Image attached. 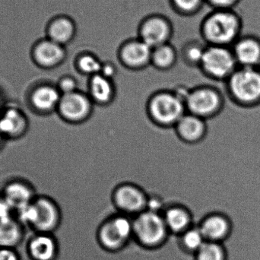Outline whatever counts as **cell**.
Listing matches in <instances>:
<instances>
[{"instance_id": "1", "label": "cell", "mask_w": 260, "mask_h": 260, "mask_svg": "<svg viewBox=\"0 0 260 260\" xmlns=\"http://www.w3.org/2000/svg\"><path fill=\"white\" fill-rule=\"evenodd\" d=\"M244 21L235 9H212L202 20L200 31L207 45L231 47L243 35Z\"/></svg>"}, {"instance_id": "2", "label": "cell", "mask_w": 260, "mask_h": 260, "mask_svg": "<svg viewBox=\"0 0 260 260\" xmlns=\"http://www.w3.org/2000/svg\"><path fill=\"white\" fill-rule=\"evenodd\" d=\"M25 228L38 233L53 234L62 222V210L57 202L47 195H38L31 203L15 212Z\"/></svg>"}, {"instance_id": "3", "label": "cell", "mask_w": 260, "mask_h": 260, "mask_svg": "<svg viewBox=\"0 0 260 260\" xmlns=\"http://www.w3.org/2000/svg\"><path fill=\"white\" fill-rule=\"evenodd\" d=\"M133 221V238L144 248H158L168 240L170 232L161 214L146 209Z\"/></svg>"}, {"instance_id": "4", "label": "cell", "mask_w": 260, "mask_h": 260, "mask_svg": "<svg viewBox=\"0 0 260 260\" xmlns=\"http://www.w3.org/2000/svg\"><path fill=\"white\" fill-rule=\"evenodd\" d=\"M185 110L184 102L171 91L153 93L147 103V112L150 118L161 127L174 128L184 115Z\"/></svg>"}, {"instance_id": "5", "label": "cell", "mask_w": 260, "mask_h": 260, "mask_svg": "<svg viewBox=\"0 0 260 260\" xmlns=\"http://www.w3.org/2000/svg\"><path fill=\"white\" fill-rule=\"evenodd\" d=\"M98 241L102 248L117 252L124 248L133 238V221L129 215L117 213L101 224Z\"/></svg>"}, {"instance_id": "6", "label": "cell", "mask_w": 260, "mask_h": 260, "mask_svg": "<svg viewBox=\"0 0 260 260\" xmlns=\"http://www.w3.org/2000/svg\"><path fill=\"white\" fill-rule=\"evenodd\" d=\"M231 94L243 105L260 101L259 67H239L228 79Z\"/></svg>"}, {"instance_id": "7", "label": "cell", "mask_w": 260, "mask_h": 260, "mask_svg": "<svg viewBox=\"0 0 260 260\" xmlns=\"http://www.w3.org/2000/svg\"><path fill=\"white\" fill-rule=\"evenodd\" d=\"M200 67L209 77L221 80L229 79L238 65L231 47L207 45Z\"/></svg>"}, {"instance_id": "8", "label": "cell", "mask_w": 260, "mask_h": 260, "mask_svg": "<svg viewBox=\"0 0 260 260\" xmlns=\"http://www.w3.org/2000/svg\"><path fill=\"white\" fill-rule=\"evenodd\" d=\"M94 104L88 94L79 91L62 94L56 114L68 124H79L91 117L94 111Z\"/></svg>"}, {"instance_id": "9", "label": "cell", "mask_w": 260, "mask_h": 260, "mask_svg": "<svg viewBox=\"0 0 260 260\" xmlns=\"http://www.w3.org/2000/svg\"><path fill=\"white\" fill-rule=\"evenodd\" d=\"M148 195L147 191L139 185L122 183L113 192V203L120 213L136 216L146 210Z\"/></svg>"}, {"instance_id": "10", "label": "cell", "mask_w": 260, "mask_h": 260, "mask_svg": "<svg viewBox=\"0 0 260 260\" xmlns=\"http://www.w3.org/2000/svg\"><path fill=\"white\" fill-rule=\"evenodd\" d=\"M174 35V27L169 18L160 14L148 15L138 27V38L154 49L170 43Z\"/></svg>"}, {"instance_id": "11", "label": "cell", "mask_w": 260, "mask_h": 260, "mask_svg": "<svg viewBox=\"0 0 260 260\" xmlns=\"http://www.w3.org/2000/svg\"><path fill=\"white\" fill-rule=\"evenodd\" d=\"M61 95L56 84L49 82H38L27 92V105L30 111L37 115H51L56 113Z\"/></svg>"}, {"instance_id": "12", "label": "cell", "mask_w": 260, "mask_h": 260, "mask_svg": "<svg viewBox=\"0 0 260 260\" xmlns=\"http://www.w3.org/2000/svg\"><path fill=\"white\" fill-rule=\"evenodd\" d=\"M222 105L219 93L210 87H199L190 90L185 106L189 114L206 119L218 112Z\"/></svg>"}, {"instance_id": "13", "label": "cell", "mask_w": 260, "mask_h": 260, "mask_svg": "<svg viewBox=\"0 0 260 260\" xmlns=\"http://www.w3.org/2000/svg\"><path fill=\"white\" fill-rule=\"evenodd\" d=\"M30 56L32 62L38 68L50 70L57 68L65 62L67 50L64 46L45 37L32 45Z\"/></svg>"}, {"instance_id": "14", "label": "cell", "mask_w": 260, "mask_h": 260, "mask_svg": "<svg viewBox=\"0 0 260 260\" xmlns=\"http://www.w3.org/2000/svg\"><path fill=\"white\" fill-rule=\"evenodd\" d=\"M152 48L140 38H129L122 43L117 51L120 63L129 70L139 71L151 65Z\"/></svg>"}, {"instance_id": "15", "label": "cell", "mask_w": 260, "mask_h": 260, "mask_svg": "<svg viewBox=\"0 0 260 260\" xmlns=\"http://www.w3.org/2000/svg\"><path fill=\"white\" fill-rule=\"evenodd\" d=\"M29 127L28 117L19 107L6 104L0 111V132L6 141L22 139Z\"/></svg>"}, {"instance_id": "16", "label": "cell", "mask_w": 260, "mask_h": 260, "mask_svg": "<svg viewBox=\"0 0 260 260\" xmlns=\"http://www.w3.org/2000/svg\"><path fill=\"white\" fill-rule=\"evenodd\" d=\"M0 193L12 206L15 212L31 203L38 195L34 185L23 178L8 180L3 185Z\"/></svg>"}, {"instance_id": "17", "label": "cell", "mask_w": 260, "mask_h": 260, "mask_svg": "<svg viewBox=\"0 0 260 260\" xmlns=\"http://www.w3.org/2000/svg\"><path fill=\"white\" fill-rule=\"evenodd\" d=\"M239 67H260V37L243 34L231 47Z\"/></svg>"}, {"instance_id": "18", "label": "cell", "mask_w": 260, "mask_h": 260, "mask_svg": "<svg viewBox=\"0 0 260 260\" xmlns=\"http://www.w3.org/2000/svg\"><path fill=\"white\" fill-rule=\"evenodd\" d=\"M26 252L30 260H57L59 243L53 234L34 232L27 240Z\"/></svg>"}, {"instance_id": "19", "label": "cell", "mask_w": 260, "mask_h": 260, "mask_svg": "<svg viewBox=\"0 0 260 260\" xmlns=\"http://www.w3.org/2000/svg\"><path fill=\"white\" fill-rule=\"evenodd\" d=\"M45 32L47 38L67 47L76 38L77 24L69 15H55L47 23Z\"/></svg>"}, {"instance_id": "20", "label": "cell", "mask_w": 260, "mask_h": 260, "mask_svg": "<svg viewBox=\"0 0 260 260\" xmlns=\"http://www.w3.org/2000/svg\"><path fill=\"white\" fill-rule=\"evenodd\" d=\"M198 227L206 241L221 243L230 233L231 221L221 212H213L203 217Z\"/></svg>"}, {"instance_id": "21", "label": "cell", "mask_w": 260, "mask_h": 260, "mask_svg": "<svg viewBox=\"0 0 260 260\" xmlns=\"http://www.w3.org/2000/svg\"><path fill=\"white\" fill-rule=\"evenodd\" d=\"M174 128L177 136L189 144L202 142L207 133L204 119L191 114H184Z\"/></svg>"}, {"instance_id": "22", "label": "cell", "mask_w": 260, "mask_h": 260, "mask_svg": "<svg viewBox=\"0 0 260 260\" xmlns=\"http://www.w3.org/2000/svg\"><path fill=\"white\" fill-rule=\"evenodd\" d=\"M88 96L93 103L100 106L110 105L117 96V86L114 80L101 74L90 77Z\"/></svg>"}, {"instance_id": "23", "label": "cell", "mask_w": 260, "mask_h": 260, "mask_svg": "<svg viewBox=\"0 0 260 260\" xmlns=\"http://www.w3.org/2000/svg\"><path fill=\"white\" fill-rule=\"evenodd\" d=\"M163 217L170 233L181 235L192 227V215L182 205H171L165 211Z\"/></svg>"}, {"instance_id": "24", "label": "cell", "mask_w": 260, "mask_h": 260, "mask_svg": "<svg viewBox=\"0 0 260 260\" xmlns=\"http://www.w3.org/2000/svg\"><path fill=\"white\" fill-rule=\"evenodd\" d=\"M25 229L15 217L0 221V247L16 249L24 241Z\"/></svg>"}, {"instance_id": "25", "label": "cell", "mask_w": 260, "mask_h": 260, "mask_svg": "<svg viewBox=\"0 0 260 260\" xmlns=\"http://www.w3.org/2000/svg\"><path fill=\"white\" fill-rule=\"evenodd\" d=\"M177 60V51L171 44H163L152 49L151 65L161 71H166L174 67Z\"/></svg>"}, {"instance_id": "26", "label": "cell", "mask_w": 260, "mask_h": 260, "mask_svg": "<svg viewBox=\"0 0 260 260\" xmlns=\"http://www.w3.org/2000/svg\"><path fill=\"white\" fill-rule=\"evenodd\" d=\"M102 64L103 62L91 52H82L75 59L76 70L89 76L100 74Z\"/></svg>"}, {"instance_id": "27", "label": "cell", "mask_w": 260, "mask_h": 260, "mask_svg": "<svg viewBox=\"0 0 260 260\" xmlns=\"http://www.w3.org/2000/svg\"><path fill=\"white\" fill-rule=\"evenodd\" d=\"M207 44L205 42L192 40L183 45L181 50L182 58L185 63L194 67H200Z\"/></svg>"}, {"instance_id": "28", "label": "cell", "mask_w": 260, "mask_h": 260, "mask_svg": "<svg viewBox=\"0 0 260 260\" xmlns=\"http://www.w3.org/2000/svg\"><path fill=\"white\" fill-rule=\"evenodd\" d=\"M180 236L183 248L194 254L206 241L198 226H192Z\"/></svg>"}, {"instance_id": "29", "label": "cell", "mask_w": 260, "mask_h": 260, "mask_svg": "<svg viewBox=\"0 0 260 260\" xmlns=\"http://www.w3.org/2000/svg\"><path fill=\"white\" fill-rule=\"evenodd\" d=\"M195 260H225L226 253L221 243L206 241L195 253Z\"/></svg>"}, {"instance_id": "30", "label": "cell", "mask_w": 260, "mask_h": 260, "mask_svg": "<svg viewBox=\"0 0 260 260\" xmlns=\"http://www.w3.org/2000/svg\"><path fill=\"white\" fill-rule=\"evenodd\" d=\"M170 3L178 15L192 16L201 11L206 0H170Z\"/></svg>"}, {"instance_id": "31", "label": "cell", "mask_w": 260, "mask_h": 260, "mask_svg": "<svg viewBox=\"0 0 260 260\" xmlns=\"http://www.w3.org/2000/svg\"><path fill=\"white\" fill-rule=\"evenodd\" d=\"M56 85L61 94H70L78 91L77 82L71 76H63L59 78Z\"/></svg>"}, {"instance_id": "32", "label": "cell", "mask_w": 260, "mask_h": 260, "mask_svg": "<svg viewBox=\"0 0 260 260\" xmlns=\"http://www.w3.org/2000/svg\"><path fill=\"white\" fill-rule=\"evenodd\" d=\"M241 0H206L212 9H235Z\"/></svg>"}, {"instance_id": "33", "label": "cell", "mask_w": 260, "mask_h": 260, "mask_svg": "<svg viewBox=\"0 0 260 260\" xmlns=\"http://www.w3.org/2000/svg\"><path fill=\"white\" fill-rule=\"evenodd\" d=\"M15 217V210L0 193V221Z\"/></svg>"}, {"instance_id": "34", "label": "cell", "mask_w": 260, "mask_h": 260, "mask_svg": "<svg viewBox=\"0 0 260 260\" xmlns=\"http://www.w3.org/2000/svg\"><path fill=\"white\" fill-rule=\"evenodd\" d=\"M100 74L108 79L114 80L117 75V67L111 62H103Z\"/></svg>"}, {"instance_id": "35", "label": "cell", "mask_w": 260, "mask_h": 260, "mask_svg": "<svg viewBox=\"0 0 260 260\" xmlns=\"http://www.w3.org/2000/svg\"><path fill=\"white\" fill-rule=\"evenodd\" d=\"M0 260H21L16 249L0 247Z\"/></svg>"}, {"instance_id": "36", "label": "cell", "mask_w": 260, "mask_h": 260, "mask_svg": "<svg viewBox=\"0 0 260 260\" xmlns=\"http://www.w3.org/2000/svg\"><path fill=\"white\" fill-rule=\"evenodd\" d=\"M6 105V104L5 103L4 97H3V93H2L1 90H0V111H1V110L4 108L5 105Z\"/></svg>"}, {"instance_id": "37", "label": "cell", "mask_w": 260, "mask_h": 260, "mask_svg": "<svg viewBox=\"0 0 260 260\" xmlns=\"http://www.w3.org/2000/svg\"><path fill=\"white\" fill-rule=\"evenodd\" d=\"M6 140L5 139L4 136L2 134L1 132H0V151L3 149V147H4L5 143H6Z\"/></svg>"}]
</instances>
